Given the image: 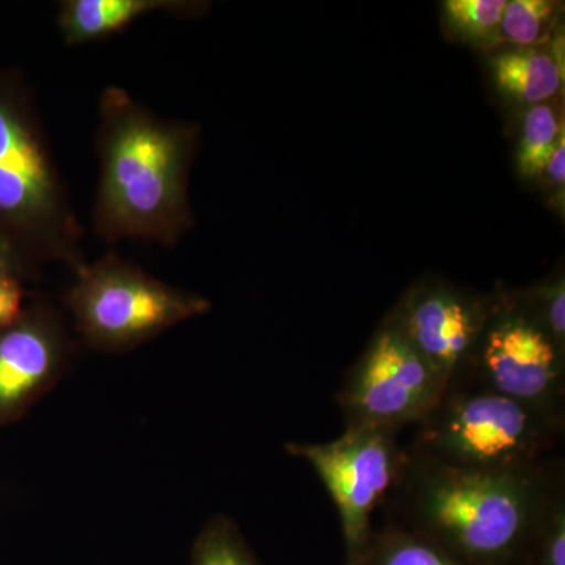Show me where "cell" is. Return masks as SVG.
I'll use <instances>...</instances> for the list:
<instances>
[{"label":"cell","mask_w":565,"mask_h":565,"mask_svg":"<svg viewBox=\"0 0 565 565\" xmlns=\"http://www.w3.org/2000/svg\"><path fill=\"white\" fill-rule=\"evenodd\" d=\"M564 487L557 457L523 470L481 471L407 448L385 504L390 522L429 539L460 564L530 565L539 522Z\"/></svg>","instance_id":"1"},{"label":"cell","mask_w":565,"mask_h":565,"mask_svg":"<svg viewBox=\"0 0 565 565\" xmlns=\"http://www.w3.org/2000/svg\"><path fill=\"white\" fill-rule=\"evenodd\" d=\"M98 107L93 233L109 244L177 247L195 225L189 182L200 126L159 117L117 85L102 93Z\"/></svg>","instance_id":"2"},{"label":"cell","mask_w":565,"mask_h":565,"mask_svg":"<svg viewBox=\"0 0 565 565\" xmlns=\"http://www.w3.org/2000/svg\"><path fill=\"white\" fill-rule=\"evenodd\" d=\"M0 232L32 264L77 273L87 264L84 228L55 162L31 85L0 70Z\"/></svg>","instance_id":"3"},{"label":"cell","mask_w":565,"mask_h":565,"mask_svg":"<svg viewBox=\"0 0 565 565\" xmlns=\"http://www.w3.org/2000/svg\"><path fill=\"white\" fill-rule=\"evenodd\" d=\"M564 416L473 384L446 390L416 426L412 451L467 470H523L552 459L564 437Z\"/></svg>","instance_id":"4"},{"label":"cell","mask_w":565,"mask_h":565,"mask_svg":"<svg viewBox=\"0 0 565 565\" xmlns=\"http://www.w3.org/2000/svg\"><path fill=\"white\" fill-rule=\"evenodd\" d=\"M74 275L65 307L77 337L93 351H134L211 311L204 297L167 285L115 252L87 262Z\"/></svg>","instance_id":"5"},{"label":"cell","mask_w":565,"mask_h":565,"mask_svg":"<svg viewBox=\"0 0 565 565\" xmlns=\"http://www.w3.org/2000/svg\"><path fill=\"white\" fill-rule=\"evenodd\" d=\"M399 433L374 427H345L327 444H288L285 451L310 463L329 490L345 550V565L362 556L373 533V515L386 503L403 475L407 448Z\"/></svg>","instance_id":"6"},{"label":"cell","mask_w":565,"mask_h":565,"mask_svg":"<svg viewBox=\"0 0 565 565\" xmlns=\"http://www.w3.org/2000/svg\"><path fill=\"white\" fill-rule=\"evenodd\" d=\"M445 393L444 379L392 322L375 334L352 367L337 393V403L345 427L401 433L422 424Z\"/></svg>","instance_id":"7"},{"label":"cell","mask_w":565,"mask_h":565,"mask_svg":"<svg viewBox=\"0 0 565 565\" xmlns=\"http://www.w3.org/2000/svg\"><path fill=\"white\" fill-rule=\"evenodd\" d=\"M463 384L564 416V351L526 311L487 313Z\"/></svg>","instance_id":"8"},{"label":"cell","mask_w":565,"mask_h":565,"mask_svg":"<svg viewBox=\"0 0 565 565\" xmlns=\"http://www.w3.org/2000/svg\"><path fill=\"white\" fill-rule=\"evenodd\" d=\"M74 356L65 318L51 303L25 307L0 333V426L22 416L61 382Z\"/></svg>","instance_id":"9"},{"label":"cell","mask_w":565,"mask_h":565,"mask_svg":"<svg viewBox=\"0 0 565 565\" xmlns=\"http://www.w3.org/2000/svg\"><path fill=\"white\" fill-rule=\"evenodd\" d=\"M486 318L487 311L473 300L434 288L416 292L394 323L448 390L467 381Z\"/></svg>","instance_id":"10"},{"label":"cell","mask_w":565,"mask_h":565,"mask_svg":"<svg viewBox=\"0 0 565 565\" xmlns=\"http://www.w3.org/2000/svg\"><path fill=\"white\" fill-rule=\"evenodd\" d=\"M206 9L196 0H63L57 28L66 46H82L131 28L151 14L195 18Z\"/></svg>","instance_id":"11"},{"label":"cell","mask_w":565,"mask_h":565,"mask_svg":"<svg viewBox=\"0 0 565 565\" xmlns=\"http://www.w3.org/2000/svg\"><path fill=\"white\" fill-rule=\"evenodd\" d=\"M494 82L501 93L516 103L537 106L555 96L564 81V68L548 52L525 47L497 55L492 61Z\"/></svg>","instance_id":"12"},{"label":"cell","mask_w":565,"mask_h":565,"mask_svg":"<svg viewBox=\"0 0 565 565\" xmlns=\"http://www.w3.org/2000/svg\"><path fill=\"white\" fill-rule=\"evenodd\" d=\"M353 565H463L429 539L388 522L373 530Z\"/></svg>","instance_id":"13"},{"label":"cell","mask_w":565,"mask_h":565,"mask_svg":"<svg viewBox=\"0 0 565 565\" xmlns=\"http://www.w3.org/2000/svg\"><path fill=\"white\" fill-rule=\"evenodd\" d=\"M565 136L564 121L546 104L531 106L523 120L522 140L516 151V170L527 180L541 178L553 151Z\"/></svg>","instance_id":"14"},{"label":"cell","mask_w":565,"mask_h":565,"mask_svg":"<svg viewBox=\"0 0 565 565\" xmlns=\"http://www.w3.org/2000/svg\"><path fill=\"white\" fill-rule=\"evenodd\" d=\"M191 565H259L239 527L225 515L212 516L196 537Z\"/></svg>","instance_id":"15"},{"label":"cell","mask_w":565,"mask_h":565,"mask_svg":"<svg viewBox=\"0 0 565 565\" xmlns=\"http://www.w3.org/2000/svg\"><path fill=\"white\" fill-rule=\"evenodd\" d=\"M508 0H448L445 17L460 39L490 44L500 40V25Z\"/></svg>","instance_id":"16"},{"label":"cell","mask_w":565,"mask_h":565,"mask_svg":"<svg viewBox=\"0 0 565 565\" xmlns=\"http://www.w3.org/2000/svg\"><path fill=\"white\" fill-rule=\"evenodd\" d=\"M553 18V3L546 0H511L501 18L500 40L519 50L533 46L546 32Z\"/></svg>","instance_id":"17"},{"label":"cell","mask_w":565,"mask_h":565,"mask_svg":"<svg viewBox=\"0 0 565 565\" xmlns=\"http://www.w3.org/2000/svg\"><path fill=\"white\" fill-rule=\"evenodd\" d=\"M530 565H565V487L553 497L539 522Z\"/></svg>","instance_id":"18"},{"label":"cell","mask_w":565,"mask_h":565,"mask_svg":"<svg viewBox=\"0 0 565 565\" xmlns=\"http://www.w3.org/2000/svg\"><path fill=\"white\" fill-rule=\"evenodd\" d=\"M534 310L526 311L546 334L564 351L565 344V286L564 280L544 286L535 294Z\"/></svg>","instance_id":"19"},{"label":"cell","mask_w":565,"mask_h":565,"mask_svg":"<svg viewBox=\"0 0 565 565\" xmlns=\"http://www.w3.org/2000/svg\"><path fill=\"white\" fill-rule=\"evenodd\" d=\"M20 274H0V333L14 326L25 310V291Z\"/></svg>","instance_id":"20"},{"label":"cell","mask_w":565,"mask_h":565,"mask_svg":"<svg viewBox=\"0 0 565 565\" xmlns=\"http://www.w3.org/2000/svg\"><path fill=\"white\" fill-rule=\"evenodd\" d=\"M32 270V264L21 255L9 237L0 232V274L14 273L25 278L31 275Z\"/></svg>","instance_id":"21"},{"label":"cell","mask_w":565,"mask_h":565,"mask_svg":"<svg viewBox=\"0 0 565 565\" xmlns=\"http://www.w3.org/2000/svg\"><path fill=\"white\" fill-rule=\"evenodd\" d=\"M548 177V181L552 182L556 188H564L565 181V136L559 140L555 151H553L552 158L546 163L544 173L542 177Z\"/></svg>","instance_id":"22"}]
</instances>
